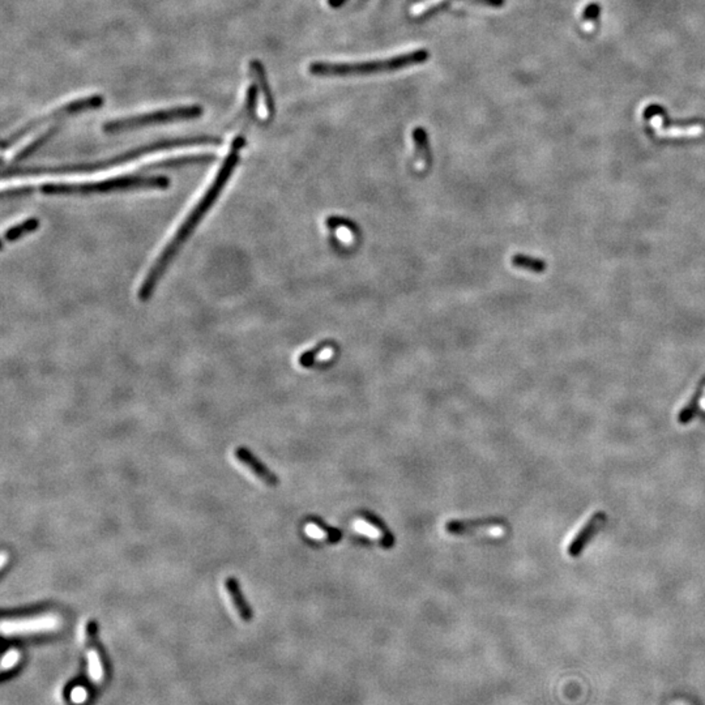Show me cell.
Segmentation results:
<instances>
[{
    "instance_id": "6da1fadb",
    "label": "cell",
    "mask_w": 705,
    "mask_h": 705,
    "mask_svg": "<svg viewBox=\"0 0 705 705\" xmlns=\"http://www.w3.org/2000/svg\"><path fill=\"white\" fill-rule=\"evenodd\" d=\"M246 128L247 125L243 124L242 132H239V134L235 136V139L233 140V143H232V146H230L227 155L225 157L221 168L217 171V174H216V177L213 180L212 184L208 187V190L204 192L202 199L193 207V209L191 211L190 214L186 217V220L178 227L177 233L173 235L170 242L162 250L159 256L157 258L155 264L149 269L146 279H144L140 289H139V299L141 302H146V301L150 299V297L153 295V293L156 290L157 285L159 284V281L164 277V275L168 270L170 264L174 261L175 256L180 254L182 247L184 246L186 242L190 239L191 235L193 234L195 229L198 227V225L202 223V218L207 216V213L212 209L213 205L216 204L217 199L223 193L225 186L227 184V182L230 180L232 175L234 174L236 165L239 164V159H241V152L246 146V137H245Z\"/></svg>"
},
{
    "instance_id": "7a4b0ae2",
    "label": "cell",
    "mask_w": 705,
    "mask_h": 705,
    "mask_svg": "<svg viewBox=\"0 0 705 705\" xmlns=\"http://www.w3.org/2000/svg\"><path fill=\"white\" fill-rule=\"evenodd\" d=\"M224 140L218 136H211V134H199V136H183V137H174V139H162L157 140L153 143H148L144 146H136L134 149H130L121 155L94 161V162H82V164H68V165H59V166H20V165H11L3 170V178H21V177H37V175H46V174H75V173H96L102 170L109 168L132 162L134 159H139L146 155H152L156 152L162 150H171L178 148H186V146H221Z\"/></svg>"
},
{
    "instance_id": "3957f363",
    "label": "cell",
    "mask_w": 705,
    "mask_h": 705,
    "mask_svg": "<svg viewBox=\"0 0 705 705\" xmlns=\"http://www.w3.org/2000/svg\"><path fill=\"white\" fill-rule=\"evenodd\" d=\"M430 59V53L426 49L405 53L403 55L392 56L369 62L356 63H331V62H315L308 66V72L317 78H350V76H367L383 72L400 71L403 68L413 67L424 64Z\"/></svg>"
},
{
    "instance_id": "277c9868",
    "label": "cell",
    "mask_w": 705,
    "mask_h": 705,
    "mask_svg": "<svg viewBox=\"0 0 705 705\" xmlns=\"http://www.w3.org/2000/svg\"><path fill=\"white\" fill-rule=\"evenodd\" d=\"M171 182L165 175H124L88 183H46L38 190L45 195H98L132 190H166Z\"/></svg>"
},
{
    "instance_id": "5b68a950",
    "label": "cell",
    "mask_w": 705,
    "mask_h": 705,
    "mask_svg": "<svg viewBox=\"0 0 705 705\" xmlns=\"http://www.w3.org/2000/svg\"><path fill=\"white\" fill-rule=\"evenodd\" d=\"M202 106L199 105H191V106H180V107H171V109H164L157 112H146L136 116L123 118L110 121L103 124L102 130L107 134H115L122 131H131L137 128H144L152 124L168 123V122H177V121H191L198 119L202 115Z\"/></svg>"
},
{
    "instance_id": "8992f818",
    "label": "cell",
    "mask_w": 705,
    "mask_h": 705,
    "mask_svg": "<svg viewBox=\"0 0 705 705\" xmlns=\"http://www.w3.org/2000/svg\"><path fill=\"white\" fill-rule=\"evenodd\" d=\"M103 102H105V98L102 97L101 94H94V96L85 97V98H78V100H75V101L68 102L66 105L58 107L54 112H49L46 115H41L38 118H34L32 121H29L28 123L23 124L19 130H16L13 134L7 136L3 140L1 148L3 149H8L10 146L16 144L19 140H21L26 134H31L33 130L41 127L42 124L49 123L51 121L63 119V118H67V116H72V115L78 114V112L100 109V107L103 106Z\"/></svg>"
},
{
    "instance_id": "52a82bcc",
    "label": "cell",
    "mask_w": 705,
    "mask_h": 705,
    "mask_svg": "<svg viewBox=\"0 0 705 705\" xmlns=\"http://www.w3.org/2000/svg\"><path fill=\"white\" fill-rule=\"evenodd\" d=\"M98 626L94 620H90L87 625L85 631V644H87V663H88V675L90 681L94 684H101L106 675L105 661L102 654L101 647L97 640Z\"/></svg>"
},
{
    "instance_id": "ba28073f",
    "label": "cell",
    "mask_w": 705,
    "mask_h": 705,
    "mask_svg": "<svg viewBox=\"0 0 705 705\" xmlns=\"http://www.w3.org/2000/svg\"><path fill=\"white\" fill-rule=\"evenodd\" d=\"M60 625L55 616H44L31 619H12L3 620V635H33L54 631Z\"/></svg>"
},
{
    "instance_id": "9c48e42d",
    "label": "cell",
    "mask_w": 705,
    "mask_h": 705,
    "mask_svg": "<svg viewBox=\"0 0 705 705\" xmlns=\"http://www.w3.org/2000/svg\"><path fill=\"white\" fill-rule=\"evenodd\" d=\"M234 455L236 460H238L241 464H243V465L246 467L247 469H250V471H252V473L258 477L259 480L264 482L266 485L275 487V486H277V485L280 483L279 478H277V476H276L272 470H269L268 468H267V467H266V465H264V464H263V462H261V461H260V460H259L254 453H251L247 448H236V449H235Z\"/></svg>"
},
{
    "instance_id": "30bf717a",
    "label": "cell",
    "mask_w": 705,
    "mask_h": 705,
    "mask_svg": "<svg viewBox=\"0 0 705 705\" xmlns=\"http://www.w3.org/2000/svg\"><path fill=\"white\" fill-rule=\"evenodd\" d=\"M216 159H217V156L211 155V153L177 157V158L164 159L159 162H153L150 165L143 166L140 168V171L148 173V171H155V170H168V168H186V166H193V165H207V164H212Z\"/></svg>"
},
{
    "instance_id": "8fae6325",
    "label": "cell",
    "mask_w": 705,
    "mask_h": 705,
    "mask_svg": "<svg viewBox=\"0 0 705 705\" xmlns=\"http://www.w3.org/2000/svg\"><path fill=\"white\" fill-rule=\"evenodd\" d=\"M604 514H595V515L582 526L580 529V532L577 533V536L573 538L570 543V546L567 548L570 557L572 558H576L582 554V548L586 546V543L589 542V539L593 537L595 534V532L604 525Z\"/></svg>"
},
{
    "instance_id": "7c38bea8",
    "label": "cell",
    "mask_w": 705,
    "mask_h": 705,
    "mask_svg": "<svg viewBox=\"0 0 705 705\" xmlns=\"http://www.w3.org/2000/svg\"><path fill=\"white\" fill-rule=\"evenodd\" d=\"M502 526L501 520L498 519H481V520H452L446 524V530L449 534L453 536H464L469 534L474 529H485V528H499Z\"/></svg>"
},
{
    "instance_id": "4fadbf2b",
    "label": "cell",
    "mask_w": 705,
    "mask_h": 705,
    "mask_svg": "<svg viewBox=\"0 0 705 705\" xmlns=\"http://www.w3.org/2000/svg\"><path fill=\"white\" fill-rule=\"evenodd\" d=\"M225 588H226V592L229 594V597L232 598V602L234 604V609L241 616V619H243L245 622H250L252 619L254 613L243 597L238 580L235 577H227L225 580Z\"/></svg>"
},
{
    "instance_id": "5bb4252c",
    "label": "cell",
    "mask_w": 705,
    "mask_h": 705,
    "mask_svg": "<svg viewBox=\"0 0 705 705\" xmlns=\"http://www.w3.org/2000/svg\"><path fill=\"white\" fill-rule=\"evenodd\" d=\"M250 68L252 71L254 78L256 80L259 89L261 90V94L264 96V103H266V107L268 112V118L272 119L275 115V100H273L272 90L269 87L268 78H267L264 66L259 60H252V62H250Z\"/></svg>"
},
{
    "instance_id": "9a60e30c",
    "label": "cell",
    "mask_w": 705,
    "mask_h": 705,
    "mask_svg": "<svg viewBox=\"0 0 705 705\" xmlns=\"http://www.w3.org/2000/svg\"><path fill=\"white\" fill-rule=\"evenodd\" d=\"M650 124L654 128L659 137H696L704 132V128L700 124L688 125V127H683V128H668V130L662 128L660 123H657L653 119H650Z\"/></svg>"
},
{
    "instance_id": "2e32d148",
    "label": "cell",
    "mask_w": 705,
    "mask_h": 705,
    "mask_svg": "<svg viewBox=\"0 0 705 705\" xmlns=\"http://www.w3.org/2000/svg\"><path fill=\"white\" fill-rule=\"evenodd\" d=\"M40 225H41V223H40V220L37 217H31V218L25 220L23 223L10 227L3 235V239H4V242L13 243V242H16L17 239L23 238L25 235L32 234L34 232H37Z\"/></svg>"
},
{
    "instance_id": "e0dca14e",
    "label": "cell",
    "mask_w": 705,
    "mask_h": 705,
    "mask_svg": "<svg viewBox=\"0 0 705 705\" xmlns=\"http://www.w3.org/2000/svg\"><path fill=\"white\" fill-rule=\"evenodd\" d=\"M413 143L415 146V159L417 162H424L426 166L431 162V150L428 136L424 128L417 127L413 131Z\"/></svg>"
},
{
    "instance_id": "ac0fdd59",
    "label": "cell",
    "mask_w": 705,
    "mask_h": 705,
    "mask_svg": "<svg viewBox=\"0 0 705 705\" xmlns=\"http://www.w3.org/2000/svg\"><path fill=\"white\" fill-rule=\"evenodd\" d=\"M56 132H58V127H54V128H50L49 131H46L45 134L38 136V137H37L35 140H33L31 144H28V146H25L24 149H21V150H20V152L15 156L11 165H19V164L24 162L25 159H28V158L32 156V155H34V153H35V152H37L41 146H45L46 143H47V141H49V140H50V139H51Z\"/></svg>"
},
{
    "instance_id": "d6986e66",
    "label": "cell",
    "mask_w": 705,
    "mask_h": 705,
    "mask_svg": "<svg viewBox=\"0 0 705 705\" xmlns=\"http://www.w3.org/2000/svg\"><path fill=\"white\" fill-rule=\"evenodd\" d=\"M360 516H362V519H365L369 523V525L376 528L381 532V536H383L381 539V548L390 550V548L394 546V536L392 534L390 528L381 520L379 516L374 515L372 512H369V511L362 512Z\"/></svg>"
},
{
    "instance_id": "ffe728a7",
    "label": "cell",
    "mask_w": 705,
    "mask_h": 705,
    "mask_svg": "<svg viewBox=\"0 0 705 705\" xmlns=\"http://www.w3.org/2000/svg\"><path fill=\"white\" fill-rule=\"evenodd\" d=\"M444 0H417L412 7V16L415 19L428 17L437 13Z\"/></svg>"
},
{
    "instance_id": "44dd1931",
    "label": "cell",
    "mask_w": 705,
    "mask_h": 705,
    "mask_svg": "<svg viewBox=\"0 0 705 705\" xmlns=\"http://www.w3.org/2000/svg\"><path fill=\"white\" fill-rule=\"evenodd\" d=\"M512 266L516 267V268L532 270L534 273H541L542 270H545V268H546L543 261H541L538 259L530 258V256H525V255H515L512 258Z\"/></svg>"
},
{
    "instance_id": "7402d4cb",
    "label": "cell",
    "mask_w": 705,
    "mask_h": 705,
    "mask_svg": "<svg viewBox=\"0 0 705 705\" xmlns=\"http://www.w3.org/2000/svg\"><path fill=\"white\" fill-rule=\"evenodd\" d=\"M331 344H332V342H329V341H323V342L317 344V347H315L313 349H311V350H308V351L303 353V354L299 356V359H298L299 365H301L302 367H306V369L313 367V363L316 362V358L319 357V354H320L323 350H325L327 347H329Z\"/></svg>"
},
{
    "instance_id": "603a6c76",
    "label": "cell",
    "mask_w": 705,
    "mask_h": 705,
    "mask_svg": "<svg viewBox=\"0 0 705 705\" xmlns=\"http://www.w3.org/2000/svg\"><path fill=\"white\" fill-rule=\"evenodd\" d=\"M311 520H313V523L315 525L317 526L322 532H324L325 534H327V542H329V543H337V542H340V541H341V538H342V533H341L338 529L333 528V526L327 525L325 523H323V520H320V519H317V517H313Z\"/></svg>"
},
{
    "instance_id": "cb8c5ba5",
    "label": "cell",
    "mask_w": 705,
    "mask_h": 705,
    "mask_svg": "<svg viewBox=\"0 0 705 705\" xmlns=\"http://www.w3.org/2000/svg\"><path fill=\"white\" fill-rule=\"evenodd\" d=\"M35 192V189L32 186H24V187H15L11 190H4L1 192V199H19L29 196Z\"/></svg>"
},
{
    "instance_id": "d4e9b609",
    "label": "cell",
    "mask_w": 705,
    "mask_h": 705,
    "mask_svg": "<svg viewBox=\"0 0 705 705\" xmlns=\"http://www.w3.org/2000/svg\"><path fill=\"white\" fill-rule=\"evenodd\" d=\"M20 659H21V654H20V652H19V650H8V652L3 656V661H1V670H3V672L12 670L15 666H17V663L20 662Z\"/></svg>"
},
{
    "instance_id": "484cf974",
    "label": "cell",
    "mask_w": 705,
    "mask_h": 705,
    "mask_svg": "<svg viewBox=\"0 0 705 705\" xmlns=\"http://www.w3.org/2000/svg\"><path fill=\"white\" fill-rule=\"evenodd\" d=\"M88 697H89L88 690L84 686H75L69 691V700L72 704H85L88 702Z\"/></svg>"
},
{
    "instance_id": "4316f807",
    "label": "cell",
    "mask_w": 705,
    "mask_h": 705,
    "mask_svg": "<svg viewBox=\"0 0 705 705\" xmlns=\"http://www.w3.org/2000/svg\"><path fill=\"white\" fill-rule=\"evenodd\" d=\"M325 225H327V227L329 229V232H331V233L336 232L337 229H338L340 226L349 227V229H351L353 232H354V229L357 230V226H356V225L351 224L347 218H342V217H328Z\"/></svg>"
},
{
    "instance_id": "83f0119b",
    "label": "cell",
    "mask_w": 705,
    "mask_h": 705,
    "mask_svg": "<svg viewBox=\"0 0 705 705\" xmlns=\"http://www.w3.org/2000/svg\"><path fill=\"white\" fill-rule=\"evenodd\" d=\"M598 15H600V6L595 3H591L584 10V20L589 21V23H594V20L598 19Z\"/></svg>"
},
{
    "instance_id": "f1b7e54d",
    "label": "cell",
    "mask_w": 705,
    "mask_h": 705,
    "mask_svg": "<svg viewBox=\"0 0 705 705\" xmlns=\"http://www.w3.org/2000/svg\"><path fill=\"white\" fill-rule=\"evenodd\" d=\"M4 560H6V554H3V559H1V566H4Z\"/></svg>"
},
{
    "instance_id": "f546056e",
    "label": "cell",
    "mask_w": 705,
    "mask_h": 705,
    "mask_svg": "<svg viewBox=\"0 0 705 705\" xmlns=\"http://www.w3.org/2000/svg\"><path fill=\"white\" fill-rule=\"evenodd\" d=\"M702 408H703V409H704L705 410V399H703V400H702Z\"/></svg>"
}]
</instances>
